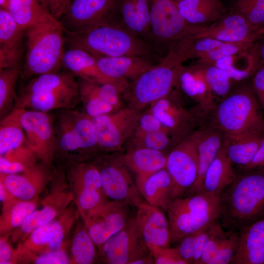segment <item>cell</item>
I'll list each match as a JSON object with an SVG mask.
<instances>
[{
  "mask_svg": "<svg viewBox=\"0 0 264 264\" xmlns=\"http://www.w3.org/2000/svg\"><path fill=\"white\" fill-rule=\"evenodd\" d=\"M242 170L220 196L219 220L226 230L239 231L264 217V170Z\"/></svg>",
  "mask_w": 264,
  "mask_h": 264,
  "instance_id": "6da1fadb",
  "label": "cell"
},
{
  "mask_svg": "<svg viewBox=\"0 0 264 264\" xmlns=\"http://www.w3.org/2000/svg\"><path fill=\"white\" fill-rule=\"evenodd\" d=\"M190 59L185 40L173 44L158 65H154L129 82L122 93L127 107L142 110L168 95L177 87L180 67Z\"/></svg>",
  "mask_w": 264,
  "mask_h": 264,
  "instance_id": "7a4b0ae2",
  "label": "cell"
},
{
  "mask_svg": "<svg viewBox=\"0 0 264 264\" xmlns=\"http://www.w3.org/2000/svg\"><path fill=\"white\" fill-rule=\"evenodd\" d=\"M76 76L71 72H53L32 78L22 89L14 109L48 112L72 109L81 102Z\"/></svg>",
  "mask_w": 264,
  "mask_h": 264,
  "instance_id": "3957f363",
  "label": "cell"
},
{
  "mask_svg": "<svg viewBox=\"0 0 264 264\" xmlns=\"http://www.w3.org/2000/svg\"><path fill=\"white\" fill-rule=\"evenodd\" d=\"M208 123L220 130L225 136L252 132L264 133V115L251 84L233 89L220 101L209 116Z\"/></svg>",
  "mask_w": 264,
  "mask_h": 264,
  "instance_id": "277c9868",
  "label": "cell"
},
{
  "mask_svg": "<svg viewBox=\"0 0 264 264\" xmlns=\"http://www.w3.org/2000/svg\"><path fill=\"white\" fill-rule=\"evenodd\" d=\"M27 52L21 75L23 78L58 72L62 65L65 33L53 18L26 30Z\"/></svg>",
  "mask_w": 264,
  "mask_h": 264,
  "instance_id": "5b68a950",
  "label": "cell"
},
{
  "mask_svg": "<svg viewBox=\"0 0 264 264\" xmlns=\"http://www.w3.org/2000/svg\"><path fill=\"white\" fill-rule=\"evenodd\" d=\"M66 42L69 48L81 49L95 56L147 57L151 53L143 39L112 22L86 32L66 34Z\"/></svg>",
  "mask_w": 264,
  "mask_h": 264,
  "instance_id": "8992f818",
  "label": "cell"
},
{
  "mask_svg": "<svg viewBox=\"0 0 264 264\" xmlns=\"http://www.w3.org/2000/svg\"><path fill=\"white\" fill-rule=\"evenodd\" d=\"M220 197L201 191L175 199L168 209L170 244L219 219Z\"/></svg>",
  "mask_w": 264,
  "mask_h": 264,
  "instance_id": "52a82bcc",
  "label": "cell"
},
{
  "mask_svg": "<svg viewBox=\"0 0 264 264\" xmlns=\"http://www.w3.org/2000/svg\"><path fill=\"white\" fill-rule=\"evenodd\" d=\"M54 128L55 153L90 154L101 151L91 117L84 110H62Z\"/></svg>",
  "mask_w": 264,
  "mask_h": 264,
  "instance_id": "ba28073f",
  "label": "cell"
},
{
  "mask_svg": "<svg viewBox=\"0 0 264 264\" xmlns=\"http://www.w3.org/2000/svg\"><path fill=\"white\" fill-rule=\"evenodd\" d=\"M93 163L99 172L103 189L108 198L135 207L143 202L122 154L115 152L99 158Z\"/></svg>",
  "mask_w": 264,
  "mask_h": 264,
  "instance_id": "9c48e42d",
  "label": "cell"
},
{
  "mask_svg": "<svg viewBox=\"0 0 264 264\" xmlns=\"http://www.w3.org/2000/svg\"><path fill=\"white\" fill-rule=\"evenodd\" d=\"M105 262L110 264H154V259L131 217L125 226L99 246Z\"/></svg>",
  "mask_w": 264,
  "mask_h": 264,
  "instance_id": "30bf717a",
  "label": "cell"
},
{
  "mask_svg": "<svg viewBox=\"0 0 264 264\" xmlns=\"http://www.w3.org/2000/svg\"><path fill=\"white\" fill-rule=\"evenodd\" d=\"M151 40L172 44L184 39H192L199 26L188 23L172 0H149Z\"/></svg>",
  "mask_w": 264,
  "mask_h": 264,
  "instance_id": "8fae6325",
  "label": "cell"
},
{
  "mask_svg": "<svg viewBox=\"0 0 264 264\" xmlns=\"http://www.w3.org/2000/svg\"><path fill=\"white\" fill-rule=\"evenodd\" d=\"M180 93L176 87L168 95L152 103L148 110L167 130L175 146L201 123L194 110H189L184 106Z\"/></svg>",
  "mask_w": 264,
  "mask_h": 264,
  "instance_id": "7c38bea8",
  "label": "cell"
},
{
  "mask_svg": "<svg viewBox=\"0 0 264 264\" xmlns=\"http://www.w3.org/2000/svg\"><path fill=\"white\" fill-rule=\"evenodd\" d=\"M142 110L128 107L91 117L101 151L120 152L134 132Z\"/></svg>",
  "mask_w": 264,
  "mask_h": 264,
  "instance_id": "4fadbf2b",
  "label": "cell"
},
{
  "mask_svg": "<svg viewBox=\"0 0 264 264\" xmlns=\"http://www.w3.org/2000/svg\"><path fill=\"white\" fill-rule=\"evenodd\" d=\"M116 0H73L58 21L66 34L86 32L110 22Z\"/></svg>",
  "mask_w": 264,
  "mask_h": 264,
  "instance_id": "5bb4252c",
  "label": "cell"
},
{
  "mask_svg": "<svg viewBox=\"0 0 264 264\" xmlns=\"http://www.w3.org/2000/svg\"><path fill=\"white\" fill-rule=\"evenodd\" d=\"M166 168L174 185V198L185 195L198 176V157L192 133L173 147L167 154Z\"/></svg>",
  "mask_w": 264,
  "mask_h": 264,
  "instance_id": "9a60e30c",
  "label": "cell"
},
{
  "mask_svg": "<svg viewBox=\"0 0 264 264\" xmlns=\"http://www.w3.org/2000/svg\"><path fill=\"white\" fill-rule=\"evenodd\" d=\"M131 207L124 202L108 200L87 215V230L96 245L99 247L125 226L132 217Z\"/></svg>",
  "mask_w": 264,
  "mask_h": 264,
  "instance_id": "2e32d148",
  "label": "cell"
},
{
  "mask_svg": "<svg viewBox=\"0 0 264 264\" xmlns=\"http://www.w3.org/2000/svg\"><path fill=\"white\" fill-rule=\"evenodd\" d=\"M264 34V27H255L242 15L233 12L214 23L199 26L192 39L209 38L228 43L255 44Z\"/></svg>",
  "mask_w": 264,
  "mask_h": 264,
  "instance_id": "e0dca14e",
  "label": "cell"
},
{
  "mask_svg": "<svg viewBox=\"0 0 264 264\" xmlns=\"http://www.w3.org/2000/svg\"><path fill=\"white\" fill-rule=\"evenodd\" d=\"M20 110L21 122L28 143L37 156L48 163L55 153V132L52 117L48 112Z\"/></svg>",
  "mask_w": 264,
  "mask_h": 264,
  "instance_id": "ac0fdd59",
  "label": "cell"
},
{
  "mask_svg": "<svg viewBox=\"0 0 264 264\" xmlns=\"http://www.w3.org/2000/svg\"><path fill=\"white\" fill-rule=\"evenodd\" d=\"M177 87L196 104L193 110L201 122L209 117L219 103L206 79L203 67L198 62L180 68Z\"/></svg>",
  "mask_w": 264,
  "mask_h": 264,
  "instance_id": "d6986e66",
  "label": "cell"
},
{
  "mask_svg": "<svg viewBox=\"0 0 264 264\" xmlns=\"http://www.w3.org/2000/svg\"><path fill=\"white\" fill-rule=\"evenodd\" d=\"M134 221L137 230L147 245L170 246L168 219L159 208L143 202L137 207Z\"/></svg>",
  "mask_w": 264,
  "mask_h": 264,
  "instance_id": "ffe728a7",
  "label": "cell"
},
{
  "mask_svg": "<svg viewBox=\"0 0 264 264\" xmlns=\"http://www.w3.org/2000/svg\"><path fill=\"white\" fill-rule=\"evenodd\" d=\"M239 242V231L226 230L219 219L215 220L210 224L208 239L198 264H230Z\"/></svg>",
  "mask_w": 264,
  "mask_h": 264,
  "instance_id": "44dd1931",
  "label": "cell"
},
{
  "mask_svg": "<svg viewBox=\"0 0 264 264\" xmlns=\"http://www.w3.org/2000/svg\"><path fill=\"white\" fill-rule=\"evenodd\" d=\"M192 134L197 147L198 172L194 185L185 195L202 191L206 171L217 156L224 138V133L209 123L201 125L199 129L195 130Z\"/></svg>",
  "mask_w": 264,
  "mask_h": 264,
  "instance_id": "7402d4cb",
  "label": "cell"
},
{
  "mask_svg": "<svg viewBox=\"0 0 264 264\" xmlns=\"http://www.w3.org/2000/svg\"><path fill=\"white\" fill-rule=\"evenodd\" d=\"M62 65L76 77L98 84H113L121 88L123 92L129 83L111 79L105 76L100 71L95 57L81 49L69 48L64 51Z\"/></svg>",
  "mask_w": 264,
  "mask_h": 264,
  "instance_id": "603a6c76",
  "label": "cell"
},
{
  "mask_svg": "<svg viewBox=\"0 0 264 264\" xmlns=\"http://www.w3.org/2000/svg\"><path fill=\"white\" fill-rule=\"evenodd\" d=\"M25 31L4 8L0 10V69L19 65Z\"/></svg>",
  "mask_w": 264,
  "mask_h": 264,
  "instance_id": "cb8c5ba5",
  "label": "cell"
},
{
  "mask_svg": "<svg viewBox=\"0 0 264 264\" xmlns=\"http://www.w3.org/2000/svg\"><path fill=\"white\" fill-rule=\"evenodd\" d=\"M135 181L146 202L167 211L174 198L173 182L166 168L145 177H136Z\"/></svg>",
  "mask_w": 264,
  "mask_h": 264,
  "instance_id": "d4e9b609",
  "label": "cell"
},
{
  "mask_svg": "<svg viewBox=\"0 0 264 264\" xmlns=\"http://www.w3.org/2000/svg\"><path fill=\"white\" fill-rule=\"evenodd\" d=\"M94 56L102 74L115 80L132 81L154 66L145 56Z\"/></svg>",
  "mask_w": 264,
  "mask_h": 264,
  "instance_id": "484cf974",
  "label": "cell"
},
{
  "mask_svg": "<svg viewBox=\"0 0 264 264\" xmlns=\"http://www.w3.org/2000/svg\"><path fill=\"white\" fill-rule=\"evenodd\" d=\"M240 242L231 264H264V217L239 231Z\"/></svg>",
  "mask_w": 264,
  "mask_h": 264,
  "instance_id": "4316f807",
  "label": "cell"
},
{
  "mask_svg": "<svg viewBox=\"0 0 264 264\" xmlns=\"http://www.w3.org/2000/svg\"><path fill=\"white\" fill-rule=\"evenodd\" d=\"M167 154L159 151L130 146L122 154V158L130 170L135 174L136 177H141L165 168Z\"/></svg>",
  "mask_w": 264,
  "mask_h": 264,
  "instance_id": "83f0119b",
  "label": "cell"
},
{
  "mask_svg": "<svg viewBox=\"0 0 264 264\" xmlns=\"http://www.w3.org/2000/svg\"><path fill=\"white\" fill-rule=\"evenodd\" d=\"M254 44L228 43L213 38H203L192 39L191 51L193 58H198V62L212 64L223 58L246 51Z\"/></svg>",
  "mask_w": 264,
  "mask_h": 264,
  "instance_id": "f1b7e54d",
  "label": "cell"
},
{
  "mask_svg": "<svg viewBox=\"0 0 264 264\" xmlns=\"http://www.w3.org/2000/svg\"><path fill=\"white\" fill-rule=\"evenodd\" d=\"M233 164L222 144L217 156L206 171L202 191L220 197L236 178Z\"/></svg>",
  "mask_w": 264,
  "mask_h": 264,
  "instance_id": "f546056e",
  "label": "cell"
},
{
  "mask_svg": "<svg viewBox=\"0 0 264 264\" xmlns=\"http://www.w3.org/2000/svg\"><path fill=\"white\" fill-rule=\"evenodd\" d=\"M176 3L183 18L194 25H206L217 22L226 10L220 0H183Z\"/></svg>",
  "mask_w": 264,
  "mask_h": 264,
  "instance_id": "4dcf8cb0",
  "label": "cell"
},
{
  "mask_svg": "<svg viewBox=\"0 0 264 264\" xmlns=\"http://www.w3.org/2000/svg\"><path fill=\"white\" fill-rule=\"evenodd\" d=\"M225 71L235 82L252 76L263 64L255 44L242 52L219 60L212 64Z\"/></svg>",
  "mask_w": 264,
  "mask_h": 264,
  "instance_id": "1f68e13d",
  "label": "cell"
},
{
  "mask_svg": "<svg viewBox=\"0 0 264 264\" xmlns=\"http://www.w3.org/2000/svg\"><path fill=\"white\" fill-rule=\"evenodd\" d=\"M264 138V133L258 132L235 136H224L223 145L233 163L242 168L252 161Z\"/></svg>",
  "mask_w": 264,
  "mask_h": 264,
  "instance_id": "d6a6232c",
  "label": "cell"
},
{
  "mask_svg": "<svg viewBox=\"0 0 264 264\" xmlns=\"http://www.w3.org/2000/svg\"><path fill=\"white\" fill-rule=\"evenodd\" d=\"M121 9L124 26L137 36L151 40L149 0H121Z\"/></svg>",
  "mask_w": 264,
  "mask_h": 264,
  "instance_id": "836d02e7",
  "label": "cell"
},
{
  "mask_svg": "<svg viewBox=\"0 0 264 264\" xmlns=\"http://www.w3.org/2000/svg\"><path fill=\"white\" fill-rule=\"evenodd\" d=\"M1 180L12 195L23 201H28L35 196L34 183L44 179L48 175L45 167L35 165L26 170L22 175L1 174Z\"/></svg>",
  "mask_w": 264,
  "mask_h": 264,
  "instance_id": "e575fe53",
  "label": "cell"
},
{
  "mask_svg": "<svg viewBox=\"0 0 264 264\" xmlns=\"http://www.w3.org/2000/svg\"><path fill=\"white\" fill-rule=\"evenodd\" d=\"M4 9L25 30L54 18L37 0H8Z\"/></svg>",
  "mask_w": 264,
  "mask_h": 264,
  "instance_id": "d590c367",
  "label": "cell"
},
{
  "mask_svg": "<svg viewBox=\"0 0 264 264\" xmlns=\"http://www.w3.org/2000/svg\"><path fill=\"white\" fill-rule=\"evenodd\" d=\"M21 110L14 109L0 121V155L21 146L27 141L20 119Z\"/></svg>",
  "mask_w": 264,
  "mask_h": 264,
  "instance_id": "8d00e7d4",
  "label": "cell"
},
{
  "mask_svg": "<svg viewBox=\"0 0 264 264\" xmlns=\"http://www.w3.org/2000/svg\"><path fill=\"white\" fill-rule=\"evenodd\" d=\"M21 72L22 68L19 65L0 69V119L14 109L18 98L16 86Z\"/></svg>",
  "mask_w": 264,
  "mask_h": 264,
  "instance_id": "74e56055",
  "label": "cell"
},
{
  "mask_svg": "<svg viewBox=\"0 0 264 264\" xmlns=\"http://www.w3.org/2000/svg\"><path fill=\"white\" fill-rule=\"evenodd\" d=\"M210 224L184 236L176 243V247L188 264H198L208 239Z\"/></svg>",
  "mask_w": 264,
  "mask_h": 264,
  "instance_id": "f35d334b",
  "label": "cell"
},
{
  "mask_svg": "<svg viewBox=\"0 0 264 264\" xmlns=\"http://www.w3.org/2000/svg\"><path fill=\"white\" fill-rule=\"evenodd\" d=\"M78 82L81 102L84 111L88 116L94 117L117 111L113 106L99 97L94 89V82L80 78Z\"/></svg>",
  "mask_w": 264,
  "mask_h": 264,
  "instance_id": "ab89813d",
  "label": "cell"
},
{
  "mask_svg": "<svg viewBox=\"0 0 264 264\" xmlns=\"http://www.w3.org/2000/svg\"><path fill=\"white\" fill-rule=\"evenodd\" d=\"M64 237L62 225L52 220L32 232L29 241L33 246L47 249L49 252L60 249Z\"/></svg>",
  "mask_w": 264,
  "mask_h": 264,
  "instance_id": "60d3db41",
  "label": "cell"
},
{
  "mask_svg": "<svg viewBox=\"0 0 264 264\" xmlns=\"http://www.w3.org/2000/svg\"><path fill=\"white\" fill-rule=\"evenodd\" d=\"M198 63L203 67L206 79L212 93L219 102L233 90V83L235 81L225 71L214 65Z\"/></svg>",
  "mask_w": 264,
  "mask_h": 264,
  "instance_id": "b9f144b4",
  "label": "cell"
},
{
  "mask_svg": "<svg viewBox=\"0 0 264 264\" xmlns=\"http://www.w3.org/2000/svg\"><path fill=\"white\" fill-rule=\"evenodd\" d=\"M130 146L145 147L165 152L175 146L173 139L165 129L143 134H133Z\"/></svg>",
  "mask_w": 264,
  "mask_h": 264,
  "instance_id": "7bdbcfd3",
  "label": "cell"
},
{
  "mask_svg": "<svg viewBox=\"0 0 264 264\" xmlns=\"http://www.w3.org/2000/svg\"><path fill=\"white\" fill-rule=\"evenodd\" d=\"M95 243L90 237L88 230L81 229L75 235L72 244V253L77 264H90L96 258Z\"/></svg>",
  "mask_w": 264,
  "mask_h": 264,
  "instance_id": "ee69618b",
  "label": "cell"
},
{
  "mask_svg": "<svg viewBox=\"0 0 264 264\" xmlns=\"http://www.w3.org/2000/svg\"><path fill=\"white\" fill-rule=\"evenodd\" d=\"M233 10L242 15L252 26L264 27V0H235Z\"/></svg>",
  "mask_w": 264,
  "mask_h": 264,
  "instance_id": "f6af8a7d",
  "label": "cell"
},
{
  "mask_svg": "<svg viewBox=\"0 0 264 264\" xmlns=\"http://www.w3.org/2000/svg\"><path fill=\"white\" fill-rule=\"evenodd\" d=\"M56 214V210L49 206H45L39 210L34 211L21 225V230L24 233H31L37 228L52 220Z\"/></svg>",
  "mask_w": 264,
  "mask_h": 264,
  "instance_id": "bcb514c9",
  "label": "cell"
},
{
  "mask_svg": "<svg viewBox=\"0 0 264 264\" xmlns=\"http://www.w3.org/2000/svg\"><path fill=\"white\" fill-rule=\"evenodd\" d=\"M156 264H188L180 255L176 247H162L149 245Z\"/></svg>",
  "mask_w": 264,
  "mask_h": 264,
  "instance_id": "7dc6e473",
  "label": "cell"
},
{
  "mask_svg": "<svg viewBox=\"0 0 264 264\" xmlns=\"http://www.w3.org/2000/svg\"><path fill=\"white\" fill-rule=\"evenodd\" d=\"M35 208V204L27 201L16 204L10 213V225L12 227L20 226L25 219L34 211Z\"/></svg>",
  "mask_w": 264,
  "mask_h": 264,
  "instance_id": "c3c4849f",
  "label": "cell"
},
{
  "mask_svg": "<svg viewBox=\"0 0 264 264\" xmlns=\"http://www.w3.org/2000/svg\"><path fill=\"white\" fill-rule=\"evenodd\" d=\"M163 129L166 130L159 120L147 110L142 113L133 134H143Z\"/></svg>",
  "mask_w": 264,
  "mask_h": 264,
  "instance_id": "681fc988",
  "label": "cell"
},
{
  "mask_svg": "<svg viewBox=\"0 0 264 264\" xmlns=\"http://www.w3.org/2000/svg\"><path fill=\"white\" fill-rule=\"evenodd\" d=\"M252 77V88L264 111V65L259 67Z\"/></svg>",
  "mask_w": 264,
  "mask_h": 264,
  "instance_id": "f907efd6",
  "label": "cell"
},
{
  "mask_svg": "<svg viewBox=\"0 0 264 264\" xmlns=\"http://www.w3.org/2000/svg\"><path fill=\"white\" fill-rule=\"evenodd\" d=\"M35 263L37 264H65L68 263V258L63 251L58 250L47 252L38 257Z\"/></svg>",
  "mask_w": 264,
  "mask_h": 264,
  "instance_id": "816d5d0a",
  "label": "cell"
},
{
  "mask_svg": "<svg viewBox=\"0 0 264 264\" xmlns=\"http://www.w3.org/2000/svg\"><path fill=\"white\" fill-rule=\"evenodd\" d=\"M73 0H45L50 14L57 20L65 13Z\"/></svg>",
  "mask_w": 264,
  "mask_h": 264,
  "instance_id": "f5cc1de1",
  "label": "cell"
},
{
  "mask_svg": "<svg viewBox=\"0 0 264 264\" xmlns=\"http://www.w3.org/2000/svg\"><path fill=\"white\" fill-rule=\"evenodd\" d=\"M29 168L21 163L9 161L3 156L0 157V172L1 174H17L20 172H25Z\"/></svg>",
  "mask_w": 264,
  "mask_h": 264,
  "instance_id": "db71d44e",
  "label": "cell"
},
{
  "mask_svg": "<svg viewBox=\"0 0 264 264\" xmlns=\"http://www.w3.org/2000/svg\"><path fill=\"white\" fill-rule=\"evenodd\" d=\"M242 169H257L264 170V138L252 161Z\"/></svg>",
  "mask_w": 264,
  "mask_h": 264,
  "instance_id": "11a10c76",
  "label": "cell"
},
{
  "mask_svg": "<svg viewBox=\"0 0 264 264\" xmlns=\"http://www.w3.org/2000/svg\"><path fill=\"white\" fill-rule=\"evenodd\" d=\"M12 251L8 243L4 240L0 241V264H10Z\"/></svg>",
  "mask_w": 264,
  "mask_h": 264,
  "instance_id": "9f6ffc18",
  "label": "cell"
},
{
  "mask_svg": "<svg viewBox=\"0 0 264 264\" xmlns=\"http://www.w3.org/2000/svg\"><path fill=\"white\" fill-rule=\"evenodd\" d=\"M255 45L261 61L264 65V38L259 43H256Z\"/></svg>",
  "mask_w": 264,
  "mask_h": 264,
  "instance_id": "6f0895ef",
  "label": "cell"
},
{
  "mask_svg": "<svg viewBox=\"0 0 264 264\" xmlns=\"http://www.w3.org/2000/svg\"><path fill=\"white\" fill-rule=\"evenodd\" d=\"M6 188L2 182L0 181V200L1 202L4 201L6 199Z\"/></svg>",
  "mask_w": 264,
  "mask_h": 264,
  "instance_id": "680465c9",
  "label": "cell"
},
{
  "mask_svg": "<svg viewBox=\"0 0 264 264\" xmlns=\"http://www.w3.org/2000/svg\"><path fill=\"white\" fill-rule=\"evenodd\" d=\"M8 0H0L1 8H5Z\"/></svg>",
  "mask_w": 264,
  "mask_h": 264,
  "instance_id": "91938a15",
  "label": "cell"
},
{
  "mask_svg": "<svg viewBox=\"0 0 264 264\" xmlns=\"http://www.w3.org/2000/svg\"><path fill=\"white\" fill-rule=\"evenodd\" d=\"M172 0L175 1V2H178V1H181V0Z\"/></svg>",
  "mask_w": 264,
  "mask_h": 264,
  "instance_id": "94428289",
  "label": "cell"
},
{
  "mask_svg": "<svg viewBox=\"0 0 264 264\" xmlns=\"http://www.w3.org/2000/svg\"><path fill=\"white\" fill-rule=\"evenodd\" d=\"M43 2L45 3V0H42Z\"/></svg>",
  "mask_w": 264,
  "mask_h": 264,
  "instance_id": "6125c7cd",
  "label": "cell"
}]
</instances>
